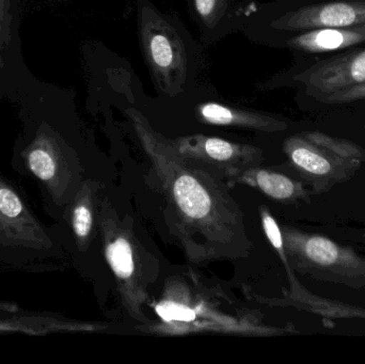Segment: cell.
Wrapping results in <instances>:
<instances>
[{
  "label": "cell",
  "mask_w": 365,
  "mask_h": 364,
  "mask_svg": "<svg viewBox=\"0 0 365 364\" xmlns=\"http://www.w3.org/2000/svg\"><path fill=\"white\" fill-rule=\"evenodd\" d=\"M125 115L168 201L171 226L187 260L204 264L247 258L253 243L227 184L181 157L143 113L128 107Z\"/></svg>",
  "instance_id": "obj_1"
},
{
  "label": "cell",
  "mask_w": 365,
  "mask_h": 364,
  "mask_svg": "<svg viewBox=\"0 0 365 364\" xmlns=\"http://www.w3.org/2000/svg\"><path fill=\"white\" fill-rule=\"evenodd\" d=\"M154 309L158 321L151 320L140 329L155 335L257 336L267 331L255 312L236 303L219 286H206L192 274L168 278Z\"/></svg>",
  "instance_id": "obj_2"
},
{
  "label": "cell",
  "mask_w": 365,
  "mask_h": 364,
  "mask_svg": "<svg viewBox=\"0 0 365 364\" xmlns=\"http://www.w3.org/2000/svg\"><path fill=\"white\" fill-rule=\"evenodd\" d=\"M139 44L160 95L190 98L197 88L201 51L179 19L165 14L150 0H137Z\"/></svg>",
  "instance_id": "obj_3"
},
{
  "label": "cell",
  "mask_w": 365,
  "mask_h": 364,
  "mask_svg": "<svg viewBox=\"0 0 365 364\" xmlns=\"http://www.w3.org/2000/svg\"><path fill=\"white\" fill-rule=\"evenodd\" d=\"M98 227L105 259L115 276L122 306L133 320L143 326L149 324L151 320L143 307L160 277V261L141 243L133 220L120 215L107 197L101 199Z\"/></svg>",
  "instance_id": "obj_4"
},
{
  "label": "cell",
  "mask_w": 365,
  "mask_h": 364,
  "mask_svg": "<svg viewBox=\"0 0 365 364\" xmlns=\"http://www.w3.org/2000/svg\"><path fill=\"white\" fill-rule=\"evenodd\" d=\"M365 24V0L307 4L280 9L272 6L251 11L242 31L255 42L322 28H351Z\"/></svg>",
  "instance_id": "obj_5"
},
{
  "label": "cell",
  "mask_w": 365,
  "mask_h": 364,
  "mask_svg": "<svg viewBox=\"0 0 365 364\" xmlns=\"http://www.w3.org/2000/svg\"><path fill=\"white\" fill-rule=\"evenodd\" d=\"M175 151L187 162L229 183L247 169L262 162L263 152L255 145L232 142L218 137L197 134L170 139Z\"/></svg>",
  "instance_id": "obj_6"
},
{
  "label": "cell",
  "mask_w": 365,
  "mask_h": 364,
  "mask_svg": "<svg viewBox=\"0 0 365 364\" xmlns=\"http://www.w3.org/2000/svg\"><path fill=\"white\" fill-rule=\"evenodd\" d=\"M293 79L319 98L364 83L365 48L345 49L343 53L315 62L294 75Z\"/></svg>",
  "instance_id": "obj_7"
},
{
  "label": "cell",
  "mask_w": 365,
  "mask_h": 364,
  "mask_svg": "<svg viewBox=\"0 0 365 364\" xmlns=\"http://www.w3.org/2000/svg\"><path fill=\"white\" fill-rule=\"evenodd\" d=\"M187 4L205 45L215 44L242 30L251 13L246 0H187Z\"/></svg>",
  "instance_id": "obj_8"
},
{
  "label": "cell",
  "mask_w": 365,
  "mask_h": 364,
  "mask_svg": "<svg viewBox=\"0 0 365 364\" xmlns=\"http://www.w3.org/2000/svg\"><path fill=\"white\" fill-rule=\"evenodd\" d=\"M365 43V24L351 28H322L276 36L263 44L308 53H336Z\"/></svg>",
  "instance_id": "obj_9"
},
{
  "label": "cell",
  "mask_w": 365,
  "mask_h": 364,
  "mask_svg": "<svg viewBox=\"0 0 365 364\" xmlns=\"http://www.w3.org/2000/svg\"><path fill=\"white\" fill-rule=\"evenodd\" d=\"M195 118L202 124L235 128L255 132H274L287 128L278 118L252 109L225 104L217 100H203L195 106Z\"/></svg>",
  "instance_id": "obj_10"
},
{
  "label": "cell",
  "mask_w": 365,
  "mask_h": 364,
  "mask_svg": "<svg viewBox=\"0 0 365 364\" xmlns=\"http://www.w3.org/2000/svg\"><path fill=\"white\" fill-rule=\"evenodd\" d=\"M98 188L100 186L96 182L86 181L81 192L75 197L71 209V227L81 251H86L93 239L100 211Z\"/></svg>",
  "instance_id": "obj_11"
},
{
  "label": "cell",
  "mask_w": 365,
  "mask_h": 364,
  "mask_svg": "<svg viewBox=\"0 0 365 364\" xmlns=\"http://www.w3.org/2000/svg\"><path fill=\"white\" fill-rule=\"evenodd\" d=\"M234 185H247L255 188L274 200H289L296 194V184L291 179L280 173L257 167L242 171L227 183L229 187Z\"/></svg>",
  "instance_id": "obj_12"
},
{
  "label": "cell",
  "mask_w": 365,
  "mask_h": 364,
  "mask_svg": "<svg viewBox=\"0 0 365 364\" xmlns=\"http://www.w3.org/2000/svg\"><path fill=\"white\" fill-rule=\"evenodd\" d=\"M27 164L30 170L41 181H55L59 175V155L48 140L40 141L30 149L27 155Z\"/></svg>",
  "instance_id": "obj_13"
},
{
  "label": "cell",
  "mask_w": 365,
  "mask_h": 364,
  "mask_svg": "<svg viewBox=\"0 0 365 364\" xmlns=\"http://www.w3.org/2000/svg\"><path fill=\"white\" fill-rule=\"evenodd\" d=\"M287 152L292 162L307 172L323 175L331 169L329 162L325 157L304 145L299 139H289L287 142Z\"/></svg>",
  "instance_id": "obj_14"
},
{
  "label": "cell",
  "mask_w": 365,
  "mask_h": 364,
  "mask_svg": "<svg viewBox=\"0 0 365 364\" xmlns=\"http://www.w3.org/2000/svg\"><path fill=\"white\" fill-rule=\"evenodd\" d=\"M304 251L311 261L321 265L332 264L339 256L336 246L329 239L319 236L309 239L304 244Z\"/></svg>",
  "instance_id": "obj_15"
},
{
  "label": "cell",
  "mask_w": 365,
  "mask_h": 364,
  "mask_svg": "<svg viewBox=\"0 0 365 364\" xmlns=\"http://www.w3.org/2000/svg\"><path fill=\"white\" fill-rule=\"evenodd\" d=\"M259 213H261L262 224H263V229L268 241L279 252L283 261L287 260L285 259L284 241H283L282 233H281L278 224L266 207H262L259 209Z\"/></svg>",
  "instance_id": "obj_16"
},
{
  "label": "cell",
  "mask_w": 365,
  "mask_h": 364,
  "mask_svg": "<svg viewBox=\"0 0 365 364\" xmlns=\"http://www.w3.org/2000/svg\"><path fill=\"white\" fill-rule=\"evenodd\" d=\"M321 100L328 104H347V103L356 102V100H365V83L341 90V91L330 94Z\"/></svg>",
  "instance_id": "obj_17"
}]
</instances>
